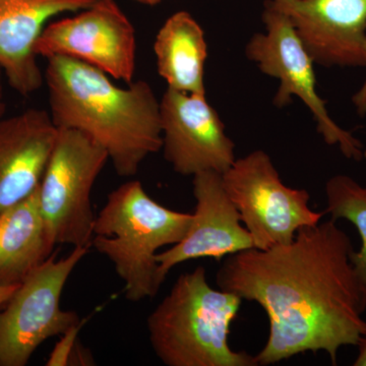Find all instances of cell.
<instances>
[{
  "instance_id": "6da1fadb",
  "label": "cell",
  "mask_w": 366,
  "mask_h": 366,
  "mask_svg": "<svg viewBox=\"0 0 366 366\" xmlns=\"http://www.w3.org/2000/svg\"><path fill=\"white\" fill-rule=\"evenodd\" d=\"M353 250L348 234L329 220L301 228L288 244L226 257L217 286L257 302L268 317L257 365L324 351L337 365L339 349L357 346L366 331V293L350 261Z\"/></svg>"
},
{
  "instance_id": "7a4b0ae2",
  "label": "cell",
  "mask_w": 366,
  "mask_h": 366,
  "mask_svg": "<svg viewBox=\"0 0 366 366\" xmlns=\"http://www.w3.org/2000/svg\"><path fill=\"white\" fill-rule=\"evenodd\" d=\"M47 60L44 83L53 124L90 137L107 152L119 177H134L162 149L160 101L151 86L134 81L122 88L78 60Z\"/></svg>"
},
{
  "instance_id": "3957f363",
  "label": "cell",
  "mask_w": 366,
  "mask_h": 366,
  "mask_svg": "<svg viewBox=\"0 0 366 366\" xmlns=\"http://www.w3.org/2000/svg\"><path fill=\"white\" fill-rule=\"evenodd\" d=\"M242 300L209 286L197 267L178 277L147 320L156 356L167 366H257L254 356L229 344Z\"/></svg>"
},
{
  "instance_id": "277c9868",
  "label": "cell",
  "mask_w": 366,
  "mask_h": 366,
  "mask_svg": "<svg viewBox=\"0 0 366 366\" xmlns=\"http://www.w3.org/2000/svg\"><path fill=\"white\" fill-rule=\"evenodd\" d=\"M192 214L166 208L152 199L139 180L108 194L96 216L91 247L104 255L124 281L125 297L139 302L157 295L165 280L157 254L187 235Z\"/></svg>"
},
{
  "instance_id": "5b68a950",
  "label": "cell",
  "mask_w": 366,
  "mask_h": 366,
  "mask_svg": "<svg viewBox=\"0 0 366 366\" xmlns=\"http://www.w3.org/2000/svg\"><path fill=\"white\" fill-rule=\"evenodd\" d=\"M107 161V152L90 137L59 129L38 187L46 236L53 249L59 244L91 249L96 219L92 189Z\"/></svg>"
},
{
  "instance_id": "8992f818",
  "label": "cell",
  "mask_w": 366,
  "mask_h": 366,
  "mask_svg": "<svg viewBox=\"0 0 366 366\" xmlns=\"http://www.w3.org/2000/svg\"><path fill=\"white\" fill-rule=\"evenodd\" d=\"M222 178L254 249L288 244L301 228L317 225L326 214L312 209L307 189H291L282 182L266 152L236 159Z\"/></svg>"
},
{
  "instance_id": "52a82bcc",
  "label": "cell",
  "mask_w": 366,
  "mask_h": 366,
  "mask_svg": "<svg viewBox=\"0 0 366 366\" xmlns=\"http://www.w3.org/2000/svg\"><path fill=\"white\" fill-rule=\"evenodd\" d=\"M90 249L53 252L21 282L0 310V366H25L41 344L79 324L76 312L60 307L69 277Z\"/></svg>"
},
{
  "instance_id": "ba28073f",
  "label": "cell",
  "mask_w": 366,
  "mask_h": 366,
  "mask_svg": "<svg viewBox=\"0 0 366 366\" xmlns=\"http://www.w3.org/2000/svg\"><path fill=\"white\" fill-rule=\"evenodd\" d=\"M262 21L267 32L252 38L247 46V55L257 62L264 74L280 79L274 105L281 108L290 103L292 96L300 98L314 115L317 132L325 142L339 146L346 158L360 161L363 144L330 117L326 101L315 90L314 60L288 16L268 0L264 4Z\"/></svg>"
},
{
  "instance_id": "9c48e42d",
  "label": "cell",
  "mask_w": 366,
  "mask_h": 366,
  "mask_svg": "<svg viewBox=\"0 0 366 366\" xmlns=\"http://www.w3.org/2000/svg\"><path fill=\"white\" fill-rule=\"evenodd\" d=\"M35 51L46 59L78 60L125 84L134 81L136 30L115 0H97L76 16L47 24Z\"/></svg>"
},
{
  "instance_id": "30bf717a",
  "label": "cell",
  "mask_w": 366,
  "mask_h": 366,
  "mask_svg": "<svg viewBox=\"0 0 366 366\" xmlns=\"http://www.w3.org/2000/svg\"><path fill=\"white\" fill-rule=\"evenodd\" d=\"M160 115L164 157L178 174H223L234 163L235 144L206 95L167 89L160 101Z\"/></svg>"
},
{
  "instance_id": "8fae6325",
  "label": "cell",
  "mask_w": 366,
  "mask_h": 366,
  "mask_svg": "<svg viewBox=\"0 0 366 366\" xmlns=\"http://www.w3.org/2000/svg\"><path fill=\"white\" fill-rule=\"evenodd\" d=\"M192 192L196 209L187 235L157 254L164 280L182 262L199 259L220 262L229 255L254 249L252 236L226 192L221 173L204 171L194 175Z\"/></svg>"
},
{
  "instance_id": "7c38bea8",
  "label": "cell",
  "mask_w": 366,
  "mask_h": 366,
  "mask_svg": "<svg viewBox=\"0 0 366 366\" xmlns=\"http://www.w3.org/2000/svg\"><path fill=\"white\" fill-rule=\"evenodd\" d=\"M314 62L366 67V0H272Z\"/></svg>"
},
{
  "instance_id": "4fadbf2b",
  "label": "cell",
  "mask_w": 366,
  "mask_h": 366,
  "mask_svg": "<svg viewBox=\"0 0 366 366\" xmlns=\"http://www.w3.org/2000/svg\"><path fill=\"white\" fill-rule=\"evenodd\" d=\"M97 0H0V69L9 86L29 96L44 84L35 48L48 21Z\"/></svg>"
},
{
  "instance_id": "5bb4252c",
  "label": "cell",
  "mask_w": 366,
  "mask_h": 366,
  "mask_svg": "<svg viewBox=\"0 0 366 366\" xmlns=\"http://www.w3.org/2000/svg\"><path fill=\"white\" fill-rule=\"evenodd\" d=\"M59 129L45 110L0 119V213L39 187Z\"/></svg>"
},
{
  "instance_id": "9a60e30c",
  "label": "cell",
  "mask_w": 366,
  "mask_h": 366,
  "mask_svg": "<svg viewBox=\"0 0 366 366\" xmlns=\"http://www.w3.org/2000/svg\"><path fill=\"white\" fill-rule=\"evenodd\" d=\"M40 211L38 189L0 213V286H19L52 254Z\"/></svg>"
},
{
  "instance_id": "2e32d148",
  "label": "cell",
  "mask_w": 366,
  "mask_h": 366,
  "mask_svg": "<svg viewBox=\"0 0 366 366\" xmlns=\"http://www.w3.org/2000/svg\"><path fill=\"white\" fill-rule=\"evenodd\" d=\"M161 78L168 89L206 95L204 64L208 56L202 26L187 11H177L161 26L154 42Z\"/></svg>"
},
{
  "instance_id": "e0dca14e",
  "label": "cell",
  "mask_w": 366,
  "mask_h": 366,
  "mask_svg": "<svg viewBox=\"0 0 366 366\" xmlns=\"http://www.w3.org/2000/svg\"><path fill=\"white\" fill-rule=\"evenodd\" d=\"M326 197L325 213L331 220L346 219L360 233V250H353L350 261L366 293V187L347 175H335L326 183Z\"/></svg>"
},
{
  "instance_id": "ac0fdd59",
  "label": "cell",
  "mask_w": 366,
  "mask_h": 366,
  "mask_svg": "<svg viewBox=\"0 0 366 366\" xmlns=\"http://www.w3.org/2000/svg\"><path fill=\"white\" fill-rule=\"evenodd\" d=\"M85 320H81L74 325L66 333L61 335V338L53 348L49 358L46 362L47 366L66 365H93L94 360L88 349L84 348L79 344V334L83 329Z\"/></svg>"
},
{
  "instance_id": "d6986e66",
  "label": "cell",
  "mask_w": 366,
  "mask_h": 366,
  "mask_svg": "<svg viewBox=\"0 0 366 366\" xmlns=\"http://www.w3.org/2000/svg\"><path fill=\"white\" fill-rule=\"evenodd\" d=\"M354 105H355L357 112L361 117L366 114V79L363 84L362 88L360 89L352 99Z\"/></svg>"
},
{
  "instance_id": "ffe728a7",
  "label": "cell",
  "mask_w": 366,
  "mask_h": 366,
  "mask_svg": "<svg viewBox=\"0 0 366 366\" xmlns=\"http://www.w3.org/2000/svg\"><path fill=\"white\" fill-rule=\"evenodd\" d=\"M358 355L354 361V366H366V331L357 344Z\"/></svg>"
},
{
  "instance_id": "44dd1931",
  "label": "cell",
  "mask_w": 366,
  "mask_h": 366,
  "mask_svg": "<svg viewBox=\"0 0 366 366\" xmlns=\"http://www.w3.org/2000/svg\"><path fill=\"white\" fill-rule=\"evenodd\" d=\"M16 288L18 286H6V287L0 286V310L6 305Z\"/></svg>"
},
{
  "instance_id": "7402d4cb",
  "label": "cell",
  "mask_w": 366,
  "mask_h": 366,
  "mask_svg": "<svg viewBox=\"0 0 366 366\" xmlns=\"http://www.w3.org/2000/svg\"><path fill=\"white\" fill-rule=\"evenodd\" d=\"M4 72L0 69V119L4 117L6 112V103H4Z\"/></svg>"
},
{
  "instance_id": "603a6c76",
  "label": "cell",
  "mask_w": 366,
  "mask_h": 366,
  "mask_svg": "<svg viewBox=\"0 0 366 366\" xmlns=\"http://www.w3.org/2000/svg\"><path fill=\"white\" fill-rule=\"evenodd\" d=\"M136 1L139 2V4H147V6H155V4H158L162 0H136Z\"/></svg>"
}]
</instances>
